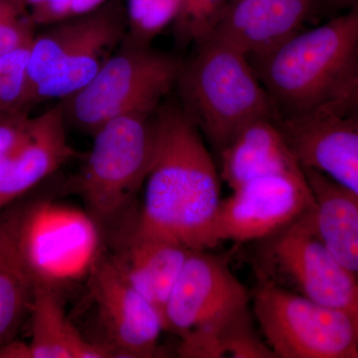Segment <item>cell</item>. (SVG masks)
I'll use <instances>...</instances> for the list:
<instances>
[{
	"label": "cell",
	"instance_id": "cell-1",
	"mask_svg": "<svg viewBox=\"0 0 358 358\" xmlns=\"http://www.w3.org/2000/svg\"><path fill=\"white\" fill-rule=\"evenodd\" d=\"M155 150L145 200L133 232L207 250L220 204V173L202 134L180 106L155 115Z\"/></svg>",
	"mask_w": 358,
	"mask_h": 358
},
{
	"label": "cell",
	"instance_id": "cell-2",
	"mask_svg": "<svg viewBox=\"0 0 358 358\" xmlns=\"http://www.w3.org/2000/svg\"><path fill=\"white\" fill-rule=\"evenodd\" d=\"M251 61L278 119L324 107L358 64V6L324 24L301 30Z\"/></svg>",
	"mask_w": 358,
	"mask_h": 358
},
{
	"label": "cell",
	"instance_id": "cell-3",
	"mask_svg": "<svg viewBox=\"0 0 358 358\" xmlns=\"http://www.w3.org/2000/svg\"><path fill=\"white\" fill-rule=\"evenodd\" d=\"M194 46L179 72V106L219 155L247 124L278 113L246 54L213 34Z\"/></svg>",
	"mask_w": 358,
	"mask_h": 358
},
{
	"label": "cell",
	"instance_id": "cell-4",
	"mask_svg": "<svg viewBox=\"0 0 358 358\" xmlns=\"http://www.w3.org/2000/svg\"><path fill=\"white\" fill-rule=\"evenodd\" d=\"M128 32L126 8L117 0L51 25L35 37L26 68L28 106L77 93L96 76Z\"/></svg>",
	"mask_w": 358,
	"mask_h": 358
},
{
	"label": "cell",
	"instance_id": "cell-5",
	"mask_svg": "<svg viewBox=\"0 0 358 358\" xmlns=\"http://www.w3.org/2000/svg\"><path fill=\"white\" fill-rule=\"evenodd\" d=\"M181 62L169 53L124 40L88 85L61 100L66 122L94 134L115 117L157 113L176 87Z\"/></svg>",
	"mask_w": 358,
	"mask_h": 358
},
{
	"label": "cell",
	"instance_id": "cell-6",
	"mask_svg": "<svg viewBox=\"0 0 358 358\" xmlns=\"http://www.w3.org/2000/svg\"><path fill=\"white\" fill-rule=\"evenodd\" d=\"M155 115H121L93 134L88 159L71 187L96 222L119 216L145 185L155 157Z\"/></svg>",
	"mask_w": 358,
	"mask_h": 358
},
{
	"label": "cell",
	"instance_id": "cell-7",
	"mask_svg": "<svg viewBox=\"0 0 358 358\" xmlns=\"http://www.w3.org/2000/svg\"><path fill=\"white\" fill-rule=\"evenodd\" d=\"M254 317L275 358H357L350 313L260 279L251 294Z\"/></svg>",
	"mask_w": 358,
	"mask_h": 358
},
{
	"label": "cell",
	"instance_id": "cell-8",
	"mask_svg": "<svg viewBox=\"0 0 358 358\" xmlns=\"http://www.w3.org/2000/svg\"><path fill=\"white\" fill-rule=\"evenodd\" d=\"M8 219L34 282L57 287L80 279L100 259L99 223L89 212L46 200Z\"/></svg>",
	"mask_w": 358,
	"mask_h": 358
},
{
	"label": "cell",
	"instance_id": "cell-9",
	"mask_svg": "<svg viewBox=\"0 0 358 358\" xmlns=\"http://www.w3.org/2000/svg\"><path fill=\"white\" fill-rule=\"evenodd\" d=\"M313 209L261 240L260 279L350 313L353 319L358 313V282L320 239Z\"/></svg>",
	"mask_w": 358,
	"mask_h": 358
},
{
	"label": "cell",
	"instance_id": "cell-10",
	"mask_svg": "<svg viewBox=\"0 0 358 358\" xmlns=\"http://www.w3.org/2000/svg\"><path fill=\"white\" fill-rule=\"evenodd\" d=\"M315 207L305 171L253 179L221 199L208 247L224 241H261Z\"/></svg>",
	"mask_w": 358,
	"mask_h": 358
},
{
	"label": "cell",
	"instance_id": "cell-11",
	"mask_svg": "<svg viewBox=\"0 0 358 358\" xmlns=\"http://www.w3.org/2000/svg\"><path fill=\"white\" fill-rule=\"evenodd\" d=\"M59 103L36 117H0V209L74 157Z\"/></svg>",
	"mask_w": 358,
	"mask_h": 358
},
{
	"label": "cell",
	"instance_id": "cell-12",
	"mask_svg": "<svg viewBox=\"0 0 358 358\" xmlns=\"http://www.w3.org/2000/svg\"><path fill=\"white\" fill-rule=\"evenodd\" d=\"M90 293L108 343L119 357H154L164 320L157 308L129 284L112 257H100L90 272Z\"/></svg>",
	"mask_w": 358,
	"mask_h": 358
},
{
	"label": "cell",
	"instance_id": "cell-13",
	"mask_svg": "<svg viewBox=\"0 0 358 358\" xmlns=\"http://www.w3.org/2000/svg\"><path fill=\"white\" fill-rule=\"evenodd\" d=\"M192 250L166 308L164 331L183 336L239 308L249 307L251 294L222 257Z\"/></svg>",
	"mask_w": 358,
	"mask_h": 358
},
{
	"label": "cell",
	"instance_id": "cell-14",
	"mask_svg": "<svg viewBox=\"0 0 358 358\" xmlns=\"http://www.w3.org/2000/svg\"><path fill=\"white\" fill-rule=\"evenodd\" d=\"M275 121L303 169L358 199V112L320 109Z\"/></svg>",
	"mask_w": 358,
	"mask_h": 358
},
{
	"label": "cell",
	"instance_id": "cell-15",
	"mask_svg": "<svg viewBox=\"0 0 358 358\" xmlns=\"http://www.w3.org/2000/svg\"><path fill=\"white\" fill-rule=\"evenodd\" d=\"M322 0H228L211 34L251 60L261 57L305 29Z\"/></svg>",
	"mask_w": 358,
	"mask_h": 358
},
{
	"label": "cell",
	"instance_id": "cell-16",
	"mask_svg": "<svg viewBox=\"0 0 358 358\" xmlns=\"http://www.w3.org/2000/svg\"><path fill=\"white\" fill-rule=\"evenodd\" d=\"M275 120L247 124L219 154V173L231 190L263 176L303 171Z\"/></svg>",
	"mask_w": 358,
	"mask_h": 358
},
{
	"label": "cell",
	"instance_id": "cell-17",
	"mask_svg": "<svg viewBox=\"0 0 358 358\" xmlns=\"http://www.w3.org/2000/svg\"><path fill=\"white\" fill-rule=\"evenodd\" d=\"M192 251L171 240L131 232L112 259L129 284L157 308L164 320L167 301Z\"/></svg>",
	"mask_w": 358,
	"mask_h": 358
},
{
	"label": "cell",
	"instance_id": "cell-18",
	"mask_svg": "<svg viewBox=\"0 0 358 358\" xmlns=\"http://www.w3.org/2000/svg\"><path fill=\"white\" fill-rule=\"evenodd\" d=\"M303 171L315 199V231L358 282V199L319 171Z\"/></svg>",
	"mask_w": 358,
	"mask_h": 358
},
{
	"label": "cell",
	"instance_id": "cell-19",
	"mask_svg": "<svg viewBox=\"0 0 358 358\" xmlns=\"http://www.w3.org/2000/svg\"><path fill=\"white\" fill-rule=\"evenodd\" d=\"M57 287L34 282L30 312L32 358L119 357L109 343H90L66 317Z\"/></svg>",
	"mask_w": 358,
	"mask_h": 358
},
{
	"label": "cell",
	"instance_id": "cell-20",
	"mask_svg": "<svg viewBox=\"0 0 358 358\" xmlns=\"http://www.w3.org/2000/svg\"><path fill=\"white\" fill-rule=\"evenodd\" d=\"M249 307L227 313L181 336L178 357L275 358L265 339L255 331Z\"/></svg>",
	"mask_w": 358,
	"mask_h": 358
},
{
	"label": "cell",
	"instance_id": "cell-21",
	"mask_svg": "<svg viewBox=\"0 0 358 358\" xmlns=\"http://www.w3.org/2000/svg\"><path fill=\"white\" fill-rule=\"evenodd\" d=\"M0 348L13 339L31 308L34 280L23 262L9 219L0 223Z\"/></svg>",
	"mask_w": 358,
	"mask_h": 358
},
{
	"label": "cell",
	"instance_id": "cell-22",
	"mask_svg": "<svg viewBox=\"0 0 358 358\" xmlns=\"http://www.w3.org/2000/svg\"><path fill=\"white\" fill-rule=\"evenodd\" d=\"M183 0H128L126 13L128 32L126 41L150 46L178 20Z\"/></svg>",
	"mask_w": 358,
	"mask_h": 358
},
{
	"label": "cell",
	"instance_id": "cell-23",
	"mask_svg": "<svg viewBox=\"0 0 358 358\" xmlns=\"http://www.w3.org/2000/svg\"><path fill=\"white\" fill-rule=\"evenodd\" d=\"M228 0H183L180 13L173 25L181 45L196 44L213 32Z\"/></svg>",
	"mask_w": 358,
	"mask_h": 358
},
{
	"label": "cell",
	"instance_id": "cell-24",
	"mask_svg": "<svg viewBox=\"0 0 358 358\" xmlns=\"http://www.w3.org/2000/svg\"><path fill=\"white\" fill-rule=\"evenodd\" d=\"M34 23L30 17L14 16L0 22V56L32 45L35 39Z\"/></svg>",
	"mask_w": 358,
	"mask_h": 358
},
{
	"label": "cell",
	"instance_id": "cell-25",
	"mask_svg": "<svg viewBox=\"0 0 358 358\" xmlns=\"http://www.w3.org/2000/svg\"><path fill=\"white\" fill-rule=\"evenodd\" d=\"M73 0H43L32 6L30 20L35 25L51 26L71 18Z\"/></svg>",
	"mask_w": 358,
	"mask_h": 358
},
{
	"label": "cell",
	"instance_id": "cell-26",
	"mask_svg": "<svg viewBox=\"0 0 358 358\" xmlns=\"http://www.w3.org/2000/svg\"><path fill=\"white\" fill-rule=\"evenodd\" d=\"M320 109L358 112V64L338 95L334 96L331 103Z\"/></svg>",
	"mask_w": 358,
	"mask_h": 358
},
{
	"label": "cell",
	"instance_id": "cell-27",
	"mask_svg": "<svg viewBox=\"0 0 358 358\" xmlns=\"http://www.w3.org/2000/svg\"><path fill=\"white\" fill-rule=\"evenodd\" d=\"M0 358H32L31 348L22 341L11 339L0 348Z\"/></svg>",
	"mask_w": 358,
	"mask_h": 358
},
{
	"label": "cell",
	"instance_id": "cell-28",
	"mask_svg": "<svg viewBox=\"0 0 358 358\" xmlns=\"http://www.w3.org/2000/svg\"><path fill=\"white\" fill-rule=\"evenodd\" d=\"M109 1L110 0H73L71 17L92 13Z\"/></svg>",
	"mask_w": 358,
	"mask_h": 358
},
{
	"label": "cell",
	"instance_id": "cell-29",
	"mask_svg": "<svg viewBox=\"0 0 358 358\" xmlns=\"http://www.w3.org/2000/svg\"><path fill=\"white\" fill-rule=\"evenodd\" d=\"M24 13L25 9L16 0H0V22Z\"/></svg>",
	"mask_w": 358,
	"mask_h": 358
},
{
	"label": "cell",
	"instance_id": "cell-30",
	"mask_svg": "<svg viewBox=\"0 0 358 358\" xmlns=\"http://www.w3.org/2000/svg\"><path fill=\"white\" fill-rule=\"evenodd\" d=\"M338 6L348 7V9L358 6V0H329Z\"/></svg>",
	"mask_w": 358,
	"mask_h": 358
},
{
	"label": "cell",
	"instance_id": "cell-31",
	"mask_svg": "<svg viewBox=\"0 0 358 358\" xmlns=\"http://www.w3.org/2000/svg\"><path fill=\"white\" fill-rule=\"evenodd\" d=\"M17 3L20 4V6H22L23 8H31L32 6H36V4L40 3V2L43 1V0H16Z\"/></svg>",
	"mask_w": 358,
	"mask_h": 358
},
{
	"label": "cell",
	"instance_id": "cell-32",
	"mask_svg": "<svg viewBox=\"0 0 358 358\" xmlns=\"http://www.w3.org/2000/svg\"><path fill=\"white\" fill-rule=\"evenodd\" d=\"M353 320H355V329H357V338H358V313L357 315L353 317Z\"/></svg>",
	"mask_w": 358,
	"mask_h": 358
},
{
	"label": "cell",
	"instance_id": "cell-33",
	"mask_svg": "<svg viewBox=\"0 0 358 358\" xmlns=\"http://www.w3.org/2000/svg\"><path fill=\"white\" fill-rule=\"evenodd\" d=\"M2 231L1 226H0V243H1Z\"/></svg>",
	"mask_w": 358,
	"mask_h": 358
}]
</instances>
